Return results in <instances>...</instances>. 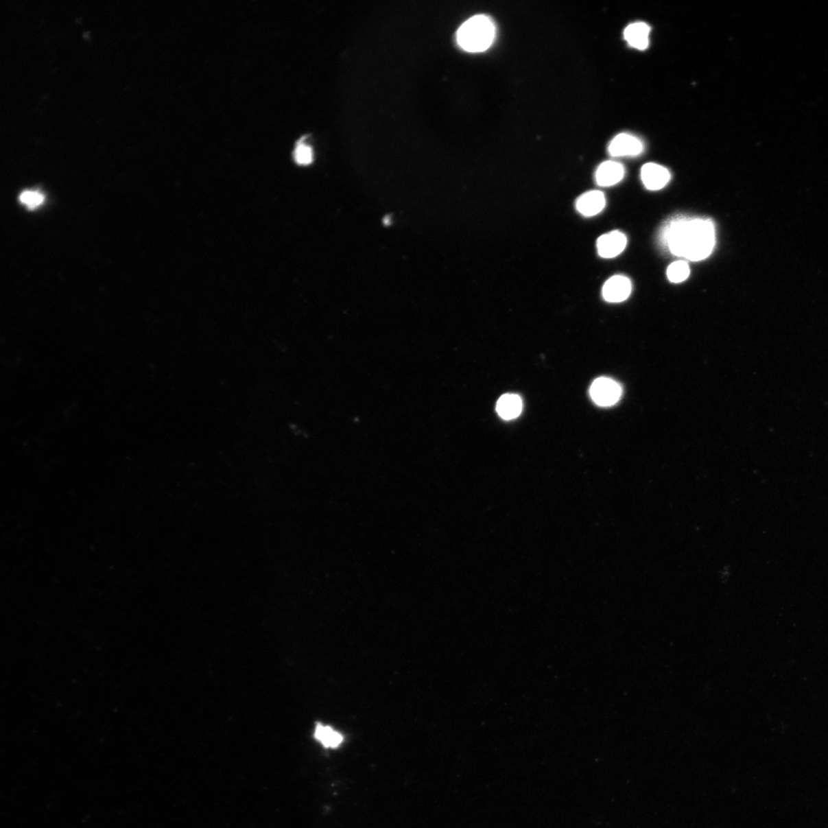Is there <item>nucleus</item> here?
Here are the masks:
<instances>
[{"label":"nucleus","mask_w":828,"mask_h":828,"mask_svg":"<svg viewBox=\"0 0 828 828\" xmlns=\"http://www.w3.org/2000/svg\"><path fill=\"white\" fill-rule=\"evenodd\" d=\"M643 150L642 142L636 137L629 134H621L611 142L608 152L612 156H635Z\"/></svg>","instance_id":"obj_5"},{"label":"nucleus","mask_w":828,"mask_h":828,"mask_svg":"<svg viewBox=\"0 0 828 828\" xmlns=\"http://www.w3.org/2000/svg\"><path fill=\"white\" fill-rule=\"evenodd\" d=\"M631 283L627 277L615 276L610 278L603 286L602 295L609 303H622L630 295Z\"/></svg>","instance_id":"obj_6"},{"label":"nucleus","mask_w":828,"mask_h":828,"mask_svg":"<svg viewBox=\"0 0 828 828\" xmlns=\"http://www.w3.org/2000/svg\"><path fill=\"white\" fill-rule=\"evenodd\" d=\"M624 176V169L615 161H605L597 169V184L602 187H611L618 184Z\"/></svg>","instance_id":"obj_9"},{"label":"nucleus","mask_w":828,"mask_h":828,"mask_svg":"<svg viewBox=\"0 0 828 828\" xmlns=\"http://www.w3.org/2000/svg\"><path fill=\"white\" fill-rule=\"evenodd\" d=\"M605 205L604 195L598 191L587 192L580 196L576 201L578 212L587 217L596 216L604 210Z\"/></svg>","instance_id":"obj_8"},{"label":"nucleus","mask_w":828,"mask_h":828,"mask_svg":"<svg viewBox=\"0 0 828 828\" xmlns=\"http://www.w3.org/2000/svg\"><path fill=\"white\" fill-rule=\"evenodd\" d=\"M523 403L517 394H506L500 397L497 403V412L501 418L511 421L517 418L523 412Z\"/></svg>","instance_id":"obj_11"},{"label":"nucleus","mask_w":828,"mask_h":828,"mask_svg":"<svg viewBox=\"0 0 828 828\" xmlns=\"http://www.w3.org/2000/svg\"><path fill=\"white\" fill-rule=\"evenodd\" d=\"M689 267L684 261H676L668 267L667 277L671 283H680L689 276Z\"/></svg>","instance_id":"obj_13"},{"label":"nucleus","mask_w":828,"mask_h":828,"mask_svg":"<svg viewBox=\"0 0 828 828\" xmlns=\"http://www.w3.org/2000/svg\"><path fill=\"white\" fill-rule=\"evenodd\" d=\"M495 38V26L484 15L475 16L460 26L458 32L460 47L469 52H480L490 47Z\"/></svg>","instance_id":"obj_2"},{"label":"nucleus","mask_w":828,"mask_h":828,"mask_svg":"<svg viewBox=\"0 0 828 828\" xmlns=\"http://www.w3.org/2000/svg\"><path fill=\"white\" fill-rule=\"evenodd\" d=\"M627 243V237L620 231L605 233L597 241L599 256L604 259L615 258L625 250Z\"/></svg>","instance_id":"obj_4"},{"label":"nucleus","mask_w":828,"mask_h":828,"mask_svg":"<svg viewBox=\"0 0 828 828\" xmlns=\"http://www.w3.org/2000/svg\"><path fill=\"white\" fill-rule=\"evenodd\" d=\"M19 200L29 208L34 209L43 203L44 196L37 191H26L19 196Z\"/></svg>","instance_id":"obj_15"},{"label":"nucleus","mask_w":828,"mask_h":828,"mask_svg":"<svg viewBox=\"0 0 828 828\" xmlns=\"http://www.w3.org/2000/svg\"><path fill=\"white\" fill-rule=\"evenodd\" d=\"M294 156L297 164L300 165H310L313 160L312 149L303 143H299L295 150Z\"/></svg>","instance_id":"obj_14"},{"label":"nucleus","mask_w":828,"mask_h":828,"mask_svg":"<svg viewBox=\"0 0 828 828\" xmlns=\"http://www.w3.org/2000/svg\"><path fill=\"white\" fill-rule=\"evenodd\" d=\"M383 222H384V224H386L388 225V224H389V222H390V219H389V217H386V219H384Z\"/></svg>","instance_id":"obj_16"},{"label":"nucleus","mask_w":828,"mask_h":828,"mask_svg":"<svg viewBox=\"0 0 828 828\" xmlns=\"http://www.w3.org/2000/svg\"><path fill=\"white\" fill-rule=\"evenodd\" d=\"M315 738L326 748H335L343 742V736L330 726L318 724L315 730Z\"/></svg>","instance_id":"obj_12"},{"label":"nucleus","mask_w":828,"mask_h":828,"mask_svg":"<svg viewBox=\"0 0 828 828\" xmlns=\"http://www.w3.org/2000/svg\"><path fill=\"white\" fill-rule=\"evenodd\" d=\"M622 388L617 381L608 377H599L591 384V397L598 406L615 405L622 395Z\"/></svg>","instance_id":"obj_3"},{"label":"nucleus","mask_w":828,"mask_h":828,"mask_svg":"<svg viewBox=\"0 0 828 828\" xmlns=\"http://www.w3.org/2000/svg\"><path fill=\"white\" fill-rule=\"evenodd\" d=\"M650 26L644 23H632L626 28L624 38L631 47L644 50L648 47Z\"/></svg>","instance_id":"obj_10"},{"label":"nucleus","mask_w":828,"mask_h":828,"mask_svg":"<svg viewBox=\"0 0 828 828\" xmlns=\"http://www.w3.org/2000/svg\"><path fill=\"white\" fill-rule=\"evenodd\" d=\"M661 239L674 255L697 262L707 259L713 250L714 224L707 218L676 217L665 224Z\"/></svg>","instance_id":"obj_1"},{"label":"nucleus","mask_w":828,"mask_h":828,"mask_svg":"<svg viewBox=\"0 0 828 828\" xmlns=\"http://www.w3.org/2000/svg\"><path fill=\"white\" fill-rule=\"evenodd\" d=\"M641 179L648 190L658 191L668 184L670 174L667 168L649 163L641 169Z\"/></svg>","instance_id":"obj_7"}]
</instances>
